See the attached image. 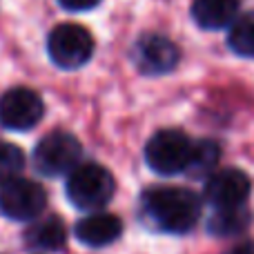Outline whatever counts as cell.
<instances>
[{"label":"cell","instance_id":"9","mask_svg":"<svg viewBox=\"0 0 254 254\" xmlns=\"http://www.w3.org/2000/svg\"><path fill=\"white\" fill-rule=\"evenodd\" d=\"M250 192H252L250 176L246 172L237 170V167H225V170L212 172L210 179L205 181V201L214 210L246 205Z\"/></svg>","mask_w":254,"mask_h":254},{"label":"cell","instance_id":"17","mask_svg":"<svg viewBox=\"0 0 254 254\" xmlns=\"http://www.w3.org/2000/svg\"><path fill=\"white\" fill-rule=\"evenodd\" d=\"M58 4L67 11H89V9L98 7L101 0H58Z\"/></svg>","mask_w":254,"mask_h":254},{"label":"cell","instance_id":"3","mask_svg":"<svg viewBox=\"0 0 254 254\" xmlns=\"http://www.w3.org/2000/svg\"><path fill=\"white\" fill-rule=\"evenodd\" d=\"M194 143L181 129H161L145 145V163L152 172L174 176L188 172L192 161Z\"/></svg>","mask_w":254,"mask_h":254},{"label":"cell","instance_id":"6","mask_svg":"<svg viewBox=\"0 0 254 254\" xmlns=\"http://www.w3.org/2000/svg\"><path fill=\"white\" fill-rule=\"evenodd\" d=\"M47 207V192L36 181L16 176L9 183L0 185V212L11 221H27L38 219Z\"/></svg>","mask_w":254,"mask_h":254},{"label":"cell","instance_id":"13","mask_svg":"<svg viewBox=\"0 0 254 254\" xmlns=\"http://www.w3.org/2000/svg\"><path fill=\"white\" fill-rule=\"evenodd\" d=\"M250 219L252 214L246 210V205L216 210V214L207 223V232L212 237H237L250 225Z\"/></svg>","mask_w":254,"mask_h":254},{"label":"cell","instance_id":"11","mask_svg":"<svg viewBox=\"0 0 254 254\" xmlns=\"http://www.w3.org/2000/svg\"><path fill=\"white\" fill-rule=\"evenodd\" d=\"M239 0H194L192 18L201 29L216 31L230 27L237 18Z\"/></svg>","mask_w":254,"mask_h":254},{"label":"cell","instance_id":"18","mask_svg":"<svg viewBox=\"0 0 254 254\" xmlns=\"http://www.w3.org/2000/svg\"><path fill=\"white\" fill-rule=\"evenodd\" d=\"M225 254H254V243L248 241V243H239V246L230 248Z\"/></svg>","mask_w":254,"mask_h":254},{"label":"cell","instance_id":"7","mask_svg":"<svg viewBox=\"0 0 254 254\" xmlns=\"http://www.w3.org/2000/svg\"><path fill=\"white\" fill-rule=\"evenodd\" d=\"M45 114L43 98L29 87H13L0 96V125L11 131H27Z\"/></svg>","mask_w":254,"mask_h":254},{"label":"cell","instance_id":"12","mask_svg":"<svg viewBox=\"0 0 254 254\" xmlns=\"http://www.w3.org/2000/svg\"><path fill=\"white\" fill-rule=\"evenodd\" d=\"M67 241V230L58 216L34 219V223L25 230V243L38 250H61Z\"/></svg>","mask_w":254,"mask_h":254},{"label":"cell","instance_id":"8","mask_svg":"<svg viewBox=\"0 0 254 254\" xmlns=\"http://www.w3.org/2000/svg\"><path fill=\"white\" fill-rule=\"evenodd\" d=\"M131 58H134L140 74L163 76V74H170L179 65L181 52L167 36L145 34L136 40Z\"/></svg>","mask_w":254,"mask_h":254},{"label":"cell","instance_id":"16","mask_svg":"<svg viewBox=\"0 0 254 254\" xmlns=\"http://www.w3.org/2000/svg\"><path fill=\"white\" fill-rule=\"evenodd\" d=\"M25 170V154L18 145L0 140V185L22 174Z\"/></svg>","mask_w":254,"mask_h":254},{"label":"cell","instance_id":"5","mask_svg":"<svg viewBox=\"0 0 254 254\" xmlns=\"http://www.w3.org/2000/svg\"><path fill=\"white\" fill-rule=\"evenodd\" d=\"M80 154H83L80 140L69 131L56 129L38 140L34 149V163L40 174L63 176L78 165Z\"/></svg>","mask_w":254,"mask_h":254},{"label":"cell","instance_id":"4","mask_svg":"<svg viewBox=\"0 0 254 254\" xmlns=\"http://www.w3.org/2000/svg\"><path fill=\"white\" fill-rule=\"evenodd\" d=\"M47 52L54 65L61 69H78L92 58L94 38L83 25L63 22L54 27L47 38Z\"/></svg>","mask_w":254,"mask_h":254},{"label":"cell","instance_id":"10","mask_svg":"<svg viewBox=\"0 0 254 254\" xmlns=\"http://www.w3.org/2000/svg\"><path fill=\"white\" fill-rule=\"evenodd\" d=\"M74 234L87 248H105L123 234V223H121V219L116 214L98 212V214L80 219L76 223Z\"/></svg>","mask_w":254,"mask_h":254},{"label":"cell","instance_id":"15","mask_svg":"<svg viewBox=\"0 0 254 254\" xmlns=\"http://www.w3.org/2000/svg\"><path fill=\"white\" fill-rule=\"evenodd\" d=\"M219 158H221V152L214 140H198V143H194L192 161H190L188 172L192 176H207L214 172Z\"/></svg>","mask_w":254,"mask_h":254},{"label":"cell","instance_id":"2","mask_svg":"<svg viewBox=\"0 0 254 254\" xmlns=\"http://www.w3.org/2000/svg\"><path fill=\"white\" fill-rule=\"evenodd\" d=\"M116 181L112 172L101 163H83L69 172L67 179V198L78 210H101L112 201Z\"/></svg>","mask_w":254,"mask_h":254},{"label":"cell","instance_id":"1","mask_svg":"<svg viewBox=\"0 0 254 254\" xmlns=\"http://www.w3.org/2000/svg\"><path fill=\"white\" fill-rule=\"evenodd\" d=\"M143 212L158 230L170 234H185L201 219V201L188 188L176 185H154L145 190Z\"/></svg>","mask_w":254,"mask_h":254},{"label":"cell","instance_id":"14","mask_svg":"<svg viewBox=\"0 0 254 254\" xmlns=\"http://www.w3.org/2000/svg\"><path fill=\"white\" fill-rule=\"evenodd\" d=\"M228 45L239 56L254 58V11L237 18V20L230 25Z\"/></svg>","mask_w":254,"mask_h":254}]
</instances>
